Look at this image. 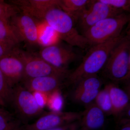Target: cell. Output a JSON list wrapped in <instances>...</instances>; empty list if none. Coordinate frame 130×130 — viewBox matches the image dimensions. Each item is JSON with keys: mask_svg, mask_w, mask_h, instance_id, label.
Returning a JSON list of instances; mask_svg holds the SVG:
<instances>
[{"mask_svg": "<svg viewBox=\"0 0 130 130\" xmlns=\"http://www.w3.org/2000/svg\"><path fill=\"white\" fill-rule=\"evenodd\" d=\"M125 36L121 34L105 42L91 46L81 64L73 71L70 72L67 83L74 85L84 78L97 75L105 67L112 50Z\"/></svg>", "mask_w": 130, "mask_h": 130, "instance_id": "cell-1", "label": "cell"}, {"mask_svg": "<svg viewBox=\"0 0 130 130\" xmlns=\"http://www.w3.org/2000/svg\"><path fill=\"white\" fill-rule=\"evenodd\" d=\"M43 19L58 33L62 40L71 46L84 49L89 45L86 38L79 34L74 27L73 19L59 6L48 9Z\"/></svg>", "mask_w": 130, "mask_h": 130, "instance_id": "cell-2", "label": "cell"}, {"mask_svg": "<svg viewBox=\"0 0 130 130\" xmlns=\"http://www.w3.org/2000/svg\"><path fill=\"white\" fill-rule=\"evenodd\" d=\"M103 69L104 75L113 83L129 80V35H126L124 39L112 50Z\"/></svg>", "mask_w": 130, "mask_h": 130, "instance_id": "cell-3", "label": "cell"}, {"mask_svg": "<svg viewBox=\"0 0 130 130\" xmlns=\"http://www.w3.org/2000/svg\"><path fill=\"white\" fill-rule=\"evenodd\" d=\"M130 15L126 13L101 20L83 33L89 45L100 44L118 37L129 22Z\"/></svg>", "mask_w": 130, "mask_h": 130, "instance_id": "cell-4", "label": "cell"}, {"mask_svg": "<svg viewBox=\"0 0 130 130\" xmlns=\"http://www.w3.org/2000/svg\"><path fill=\"white\" fill-rule=\"evenodd\" d=\"M13 51L24 63L23 81L35 78L50 76L63 77L67 79L71 72L68 70H61L54 67L43 59L39 55L24 51L16 47Z\"/></svg>", "mask_w": 130, "mask_h": 130, "instance_id": "cell-5", "label": "cell"}, {"mask_svg": "<svg viewBox=\"0 0 130 130\" xmlns=\"http://www.w3.org/2000/svg\"><path fill=\"white\" fill-rule=\"evenodd\" d=\"M124 13L125 12L111 7L100 0L92 1L76 22L84 33L99 21Z\"/></svg>", "mask_w": 130, "mask_h": 130, "instance_id": "cell-6", "label": "cell"}, {"mask_svg": "<svg viewBox=\"0 0 130 130\" xmlns=\"http://www.w3.org/2000/svg\"><path fill=\"white\" fill-rule=\"evenodd\" d=\"M82 112H53L46 113L30 124L21 126L19 130H47L78 121Z\"/></svg>", "mask_w": 130, "mask_h": 130, "instance_id": "cell-7", "label": "cell"}, {"mask_svg": "<svg viewBox=\"0 0 130 130\" xmlns=\"http://www.w3.org/2000/svg\"><path fill=\"white\" fill-rule=\"evenodd\" d=\"M11 103L24 118H32L42 112L43 108L37 104L33 93L24 86L17 85L13 88Z\"/></svg>", "mask_w": 130, "mask_h": 130, "instance_id": "cell-8", "label": "cell"}, {"mask_svg": "<svg viewBox=\"0 0 130 130\" xmlns=\"http://www.w3.org/2000/svg\"><path fill=\"white\" fill-rule=\"evenodd\" d=\"M39 55L54 67L64 70H68L69 65L78 57V55L72 50L56 44L44 47Z\"/></svg>", "mask_w": 130, "mask_h": 130, "instance_id": "cell-9", "label": "cell"}, {"mask_svg": "<svg viewBox=\"0 0 130 130\" xmlns=\"http://www.w3.org/2000/svg\"><path fill=\"white\" fill-rule=\"evenodd\" d=\"M0 70L12 88L24 79L23 62L13 50L11 53L0 59Z\"/></svg>", "mask_w": 130, "mask_h": 130, "instance_id": "cell-10", "label": "cell"}, {"mask_svg": "<svg viewBox=\"0 0 130 130\" xmlns=\"http://www.w3.org/2000/svg\"><path fill=\"white\" fill-rule=\"evenodd\" d=\"M23 41L35 44L39 42L37 26L32 17L23 13L14 15L10 19Z\"/></svg>", "mask_w": 130, "mask_h": 130, "instance_id": "cell-11", "label": "cell"}, {"mask_svg": "<svg viewBox=\"0 0 130 130\" xmlns=\"http://www.w3.org/2000/svg\"><path fill=\"white\" fill-rule=\"evenodd\" d=\"M10 2L22 10L23 13L33 18L43 19L48 9L59 6L60 0H16Z\"/></svg>", "mask_w": 130, "mask_h": 130, "instance_id": "cell-12", "label": "cell"}, {"mask_svg": "<svg viewBox=\"0 0 130 130\" xmlns=\"http://www.w3.org/2000/svg\"><path fill=\"white\" fill-rule=\"evenodd\" d=\"M66 78L57 76H46L28 79L23 81L24 86L29 90L49 94L60 89L66 83Z\"/></svg>", "mask_w": 130, "mask_h": 130, "instance_id": "cell-13", "label": "cell"}, {"mask_svg": "<svg viewBox=\"0 0 130 130\" xmlns=\"http://www.w3.org/2000/svg\"><path fill=\"white\" fill-rule=\"evenodd\" d=\"M105 115L94 102L86 106L82 112L78 130H100L105 125Z\"/></svg>", "mask_w": 130, "mask_h": 130, "instance_id": "cell-14", "label": "cell"}, {"mask_svg": "<svg viewBox=\"0 0 130 130\" xmlns=\"http://www.w3.org/2000/svg\"><path fill=\"white\" fill-rule=\"evenodd\" d=\"M105 86L108 90L111 99L112 115L118 119L126 108L130 105L129 94L114 83H109Z\"/></svg>", "mask_w": 130, "mask_h": 130, "instance_id": "cell-15", "label": "cell"}, {"mask_svg": "<svg viewBox=\"0 0 130 130\" xmlns=\"http://www.w3.org/2000/svg\"><path fill=\"white\" fill-rule=\"evenodd\" d=\"M0 41L13 48L23 41L10 19H0Z\"/></svg>", "mask_w": 130, "mask_h": 130, "instance_id": "cell-16", "label": "cell"}, {"mask_svg": "<svg viewBox=\"0 0 130 130\" xmlns=\"http://www.w3.org/2000/svg\"><path fill=\"white\" fill-rule=\"evenodd\" d=\"M91 1V0H60L59 7L76 22Z\"/></svg>", "mask_w": 130, "mask_h": 130, "instance_id": "cell-17", "label": "cell"}, {"mask_svg": "<svg viewBox=\"0 0 130 130\" xmlns=\"http://www.w3.org/2000/svg\"><path fill=\"white\" fill-rule=\"evenodd\" d=\"M74 85V91L100 90L102 81L97 75H92L80 79Z\"/></svg>", "mask_w": 130, "mask_h": 130, "instance_id": "cell-18", "label": "cell"}, {"mask_svg": "<svg viewBox=\"0 0 130 130\" xmlns=\"http://www.w3.org/2000/svg\"><path fill=\"white\" fill-rule=\"evenodd\" d=\"M95 103L105 115H112V106L109 92L105 86L100 90L96 98Z\"/></svg>", "mask_w": 130, "mask_h": 130, "instance_id": "cell-19", "label": "cell"}, {"mask_svg": "<svg viewBox=\"0 0 130 130\" xmlns=\"http://www.w3.org/2000/svg\"><path fill=\"white\" fill-rule=\"evenodd\" d=\"M20 122L12 115L0 108V130H19Z\"/></svg>", "mask_w": 130, "mask_h": 130, "instance_id": "cell-20", "label": "cell"}, {"mask_svg": "<svg viewBox=\"0 0 130 130\" xmlns=\"http://www.w3.org/2000/svg\"><path fill=\"white\" fill-rule=\"evenodd\" d=\"M100 90H73L72 98L74 101L78 103L88 106L94 102Z\"/></svg>", "mask_w": 130, "mask_h": 130, "instance_id": "cell-21", "label": "cell"}, {"mask_svg": "<svg viewBox=\"0 0 130 130\" xmlns=\"http://www.w3.org/2000/svg\"><path fill=\"white\" fill-rule=\"evenodd\" d=\"M12 91V88L0 70V105L6 106L11 103Z\"/></svg>", "mask_w": 130, "mask_h": 130, "instance_id": "cell-22", "label": "cell"}, {"mask_svg": "<svg viewBox=\"0 0 130 130\" xmlns=\"http://www.w3.org/2000/svg\"><path fill=\"white\" fill-rule=\"evenodd\" d=\"M64 104V99L60 90L55 91L48 95L46 105L51 111H61Z\"/></svg>", "mask_w": 130, "mask_h": 130, "instance_id": "cell-23", "label": "cell"}, {"mask_svg": "<svg viewBox=\"0 0 130 130\" xmlns=\"http://www.w3.org/2000/svg\"><path fill=\"white\" fill-rule=\"evenodd\" d=\"M20 9L15 5L0 0V19H10L18 14Z\"/></svg>", "mask_w": 130, "mask_h": 130, "instance_id": "cell-24", "label": "cell"}, {"mask_svg": "<svg viewBox=\"0 0 130 130\" xmlns=\"http://www.w3.org/2000/svg\"><path fill=\"white\" fill-rule=\"evenodd\" d=\"M101 2L118 10L126 12L129 11V0H100Z\"/></svg>", "mask_w": 130, "mask_h": 130, "instance_id": "cell-25", "label": "cell"}, {"mask_svg": "<svg viewBox=\"0 0 130 130\" xmlns=\"http://www.w3.org/2000/svg\"><path fill=\"white\" fill-rule=\"evenodd\" d=\"M32 93L37 104L43 109V108L46 105L48 94L40 92Z\"/></svg>", "mask_w": 130, "mask_h": 130, "instance_id": "cell-26", "label": "cell"}, {"mask_svg": "<svg viewBox=\"0 0 130 130\" xmlns=\"http://www.w3.org/2000/svg\"><path fill=\"white\" fill-rule=\"evenodd\" d=\"M79 121L47 130H78L79 127Z\"/></svg>", "mask_w": 130, "mask_h": 130, "instance_id": "cell-27", "label": "cell"}, {"mask_svg": "<svg viewBox=\"0 0 130 130\" xmlns=\"http://www.w3.org/2000/svg\"><path fill=\"white\" fill-rule=\"evenodd\" d=\"M13 49L0 41V59L11 53Z\"/></svg>", "mask_w": 130, "mask_h": 130, "instance_id": "cell-28", "label": "cell"}, {"mask_svg": "<svg viewBox=\"0 0 130 130\" xmlns=\"http://www.w3.org/2000/svg\"><path fill=\"white\" fill-rule=\"evenodd\" d=\"M117 130H130V120L123 119L118 120Z\"/></svg>", "mask_w": 130, "mask_h": 130, "instance_id": "cell-29", "label": "cell"}]
</instances>
